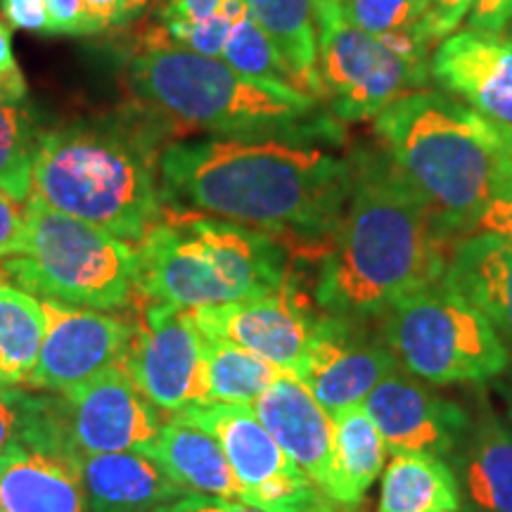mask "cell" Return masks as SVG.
<instances>
[{
  "instance_id": "9c48e42d",
  "label": "cell",
  "mask_w": 512,
  "mask_h": 512,
  "mask_svg": "<svg viewBox=\"0 0 512 512\" xmlns=\"http://www.w3.org/2000/svg\"><path fill=\"white\" fill-rule=\"evenodd\" d=\"M320 100L339 121H366L430 79V60L354 27L335 0H318Z\"/></svg>"
},
{
  "instance_id": "44dd1931",
  "label": "cell",
  "mask_w": 512,
  "mask_h": 512,
  "mask_svg": "<svg viewBox=\"0 0 512 512\" xmlns=\"http://www.w3.org/2000/svg\"><path fill=\"white\" fill-rule=\"evenodd\" d=\"M465 512H512V432L482 408L451 460Z\"/></svg>"
},
{
  "instance_id": "9a60e30c",
  "label": "cell",
  "mask_w": 512,
  "mask_h": 512,
  "mask_svg": "<svg viewBox=\"0 0 512 512\" xmlns=\"http://www.w3.org/2000/svg\"><path fill=\"white\" fill-rule=\"evenodd\" d=\"M363 408L392 456H432L451 463L472 425V415L460 403L403 370L384 377Z\"/></svg>"
},
{
  "instance_id": "4fadbf2b",
  "label": "cell",
  "mask_w": 512,
  "mask_h": 512,
  "mask_svg": "<svg viewBox=\"0 0 512 512\" xmlns=\"http://www.w3.org/2000/svg\"><path fill=\"white\" fill-rule=\"evenodd\" d=\"M370 320H349L320 313L297 380L330 415L363 406L368 394L399 370L382 332Z\"/></svg>"
},
{
  "instance_id": "8fae6325",
  "label": "cell",
  "mask_w": 512,
  "mask_h": 512,
  "mask_svg": "<svg viewBox=\"0 0 512 512\" xmlns=\"http://www.w3.org/2000/svg\"><path fill=\"white\" fill-rule=\"evenodd\" d=\"M62 458L81 453H147L162 430V413L119 366L55 394Z\"/></svg>"
},
{
  "instance_id": "e575fe53",
  "label": "cell",
  "mask_w": 512,
  "mask_h": 512,
  "mask_svg": "<svg viewBox=\"0 0 512 512\" xmlns=\"http://www.w3.org/2000/svg\"><path fill=\"white\" fill-rule=\"evenodd\" d=\"M475 0H422L420 34L427 46L441 43L444 38L456 34L460 22L470 15Z\"/></svg>"
},
{
  "instance_id": "52a82bcc",
  "label": "cell",
  "mask_w": 512,
  "mask_h": 512,
  "mask_svg": "<svg viewBox=\"0 0 512 512\" xmlns=\"http://www.w3.org/2000/svg\"><path fill=\"white\" fill-rule=\"evenodd\" d=\"M27 247L0 264L5 280L48 302L95 311L126 309L136 294V247L31 195Z\"/></svg>"
},
{
  "instance_id": "8992f818",
  "label": "cell",
  "mask_w": 512,
  "mask_h": 512,
  "mask_svg": "<svg viewBox=\"0 0 512 512\" xmlns=\"http://www.w3.org/2000/svg\"><path fill=\"white\" fill-rule=\"evenodd\" d=\"M287 249L261 230L166 209L136 245V294L145 304L195 311L283 290Z\"/></svg>"
},
{
  "instance_id": "5bb4252c",
  "label": "cell",
  "mask_w": 512,
  "mask_h": 512,
  "mask_svg": "<svg viewBox=\"0 0 512 512\" xmlns=\"http://www.w3.org/2000/svg\"><path fill=\"white\" fill-rule=\"evenodd\" d=\"M41 302L46 313V332L41 354L24 380V389L60 394L100 370L117 366L124 358L136 320L48 299Z\"/></svg>"
},
{
  "instance_id": "ba28073f",
  "label": "cell",
  "mask_w": 512,
  "mask_h": 512,
  "mask_svg": "<svg viewBox=\"0 0 512 512\" xmlns=\"http://www.w3.org/2000/svg\"><path fill=\"white\" fill-rule=\"evenodd\" d=\"M380 320L399 368L427 384L489 382L510 366V351L489 320L441 280L401 297Z\"/></svg>"
},
{
  "instance_id": "cb8c5ba5",
  "label": "cell",
  "mask_w": 512,
  "mask_h": 512,
  "mask_svg": "<svg viewBox=\"0 0 512 512\" xmlns=\"http://www.w3.org/2000/svg\"><path fill=\"white\" fill-rule=\"evenodd\" d=\"M332 477L325 496L339 508H356L382 475L387 446L363 406L332 415Z\"/></svg>"
},
{
  "instance_id": "f1b7e54d",
  "label": "cell",
  "mask_w": 512,
  "mask_h": 512,
  "mask_svg": "<svg viewBox=\"0 0 512 512\" xmlns=\"http://www.w3.org/2000/svg\"><path fill=\"white\" fill-rule=\"evenodd\" d=\"M17 448H36L62 456L55 396L17 387L0 389V460Z\"/></svg>"
},
{
  "instance_id": "4dcf8cb0",
  "label": "cell",
  "mask_w": 512,
  "mask_h": 512,
  "mask_svg": "<svg viewBox=\"0 0 512 512\" xmlns=\"http://www.w3.org/2000/svg\"><path fill=\"white\" fill-rule=\"evenodd\" d=\"M38 133L22 102L0 95V190L17 204L34 192V157Z\"/></svg>"
},
{
  "instance_id": "2e32d148",
  "label": "cell",
  "mask_w": 512,
  "mask_h": 512,
  "mask_svg": "<svg viewBox=\"0 0 512 512\" xmlns=\"http://www.w3.org/2000/svg\"><path fill=\"white\" fill-rule=\"evenodd\" d=\"M318 316L299 297L292 280L266 297L192 311L204 335L226 339L292 375L302 368Z\"/></svg>"
},
{
  "instance_id": "6da1fadb",
  "label": "cell",
  "mask_w": 512,
  "mask_h": 512,
  "mask_svg": "<svg viewBox=\"0 0 512 512\" xmlns=\"http://www.w3.org/2000/svg\"><path fill=\"white\" fill-rule=\"evenodd\" d=\"M356 181V155L318 140L197 138L164 145L166 209L216 216L323 252Z\"/></svg>"
},
{
  "instance_id": "7dc6e473",
  "label": "cell",
  "mask_w": 512,
  "mask_h": 512,
  "mask_svg": "<svg viewBox=\"0 0 512 512\" xmlns=\"http://www.w3.org/2000/svg\"><path fill=\"white\" fill-rule=\"evenodd\" d=\"M0 512H5V510H3V508H0Z\"/></svg>"
},
{
  "instance_id": "ac0fdd59",
  "label": "cell",
  "mask_w": 512,
  "mask_h": 512,
  "mask_svg": "<svg viewBox=\"0 0 512 512\" xmlns=\"http://www.w3.org/2000/svg\"><path fill=\"white\" fill-rule=\"evenodd\" d=\"M249 408L292 463L325 494L332 477V415L292 373L275 380Z\"/></svg>"
},
{
  "instance_id": "ab89813d",
  "label": "cell",
  "mask_w": 512,
  "mask_h": 512,
  "mask_svg": "<svg viewBox=\"0 0 512 512\" xmlns=\"http://www.w3.org/2000/svg\"><path fill=\"white\" fill-rule=\"evenodd\" d=\"M29 86L12 53L10 29L0 22V95L12 102L27 100Z\"/></svg>"
},
{
  "instance_id": "d6986e66",
  "label": "cell",
  "mask_w": 512,
  "mask_h": 512,
  "mask_svg": "<svg viewBox=\"0 0 512 512\" xmlns=\"http://www.w3.org/2000/svg\"><path fill=\"white\" fill-rule=\"evenodd\" d=\"M441 283L482 313L512 351V240L484 230L458 240Z\"/></svg>"
},
{
  "instance_id": "484cf974",
  "label": "cell",
  "mask_w": 512,
  "mask_h": 512,
  "mask_svg": "<svg viewBox=\"0 0 512 512\" xmlns=\"http://www.w3.org/2000/svg\"><path fill=\"white\" fill-rule=\"evenodd\" d=\"M460 489L448 460L394 456L382 475L377 512H460Z\"/></svg>"
},
{
  "instance_id": "7a4b0ae2",
  "label": "cell",
  "mask_w": 512,
  "mask_h": 512,
  "mask_svg": "<svg viewBox=\"0 0 512 512\" xmlns=\"http://www.w3.org/2000/svg\"><path fill=\"white\" fill-rule=\"evenodd\" d=\"M448 235L382 155H356V181L320 252L313 299L320 313L375 320L401 297L439 283Z\"/></svg>"
},
{
  "instance_id": "d4e9b609",
  "label": "cell",
  "mask_w": 512,
  "mask_h": 512,
  "mask_svg": "<svg viewBox=\"0 0 512 512\" xmlns=\"http://www.w3.org/2000/svg\"><path fill=\"white\" fill-rule=\"evenodd\" d=\"M245 5L290 67L299 91L320 100L318 0H245Z\"/></svg>"
},
{
  "instance_id": "d6a6232c",
  "label": "cell",
  "mask_w": 512,
  "mask_h": 512,
  "mask_svg": "<svg viewBox=\"0 0 512 512\" xmlns=\"http://www.w3.org/2000/svg\"><path fill=\"white\" fill-rule=\"evenodd\" d=\"M247 15L245 0H223L219 12L204 22L159 24L155 36H147V48H178L204 57H221L230 31Z\"/></svg>"
},
{
  "instance_id": "ffe728a7",
  "label": "cell",
  "mask_w": 512,
  "mask_h": 512,
  "mask_svg": "<svg viewBox=\"0 0 512 512\" xmlns=\"http://www.w3.org/2000/svg\"><path fill=\"white\" fill-rule=\"evenodd\" d=\"M91 512H155L188 496L155 460L143 453L72 456Z\"/></svg>"
},
{
  "instance_id": "83f0119b",
  "label": "cell",
  "mask_w": 512,
  "mask_h": 512,
  "mask_svg": "<svg viewBox=\"0 0 512 512\" xmlns=\"http://www.w3.org/2000/svg\"><path fill=\"white\" fill-rule=\"evenodd\" d=\"M204 361L209 377V401L252 406L287 370L226 339L204 335Z\"/></svg>"
},
{
  "instance_id": "bcb514c9",
  "label": "cell",
  "mask_w": 512,
  "mask_h": 512,
  "mask_svg": "<svg viewBox=\"0 0 512 512\" xmlns=\"http://www.w3.org/2000/svg\"><path fill=\"white\" fill-rule=\"evenodd\" d=\"M0 280H5V278H3V273H0Z\"/></svg>"
},
{
  "instance_id": "5b68a950",
  "label": "cell",
  "mask_w": 512,
  "mask_h": 512,
  "mask_svg": "<svg viewBox=\"0 0 512 512\" xmlns=\"http://www.w3.org/2000/svg\"><path fill=\"white\" fill-rule=\"evenodd\" d=\"M382 157L448 238L477 230L508 133L437 91L403 95L373 119Z\"/></svg>"
},
{
  "instance_id": "74e56055",
  "label": "cell",
  "mask_w": 512,
  "mask_h": 512,
  "mask_svg": "<svg viewBox=\"0 0 512 512\" xmlns=\"http://www.w3.org/2000/svg\"><path fill=\"white\" fill-rule=\"evenodd\" d=\"M0 10L10 27L53 36V19L46 0H0Z\"/></svg>"
},
{
  "instance_id": "f546056e",
  "label": "cell",
  "mask_w": 512,
  "mask_h": 512,
  "mask_svg": "<svg viewBox=\"0 0 512 512\" xmlns=\"http://www.w3.org/2000/svg\"><path fill=\"white\" fill-rule=\"evenodd\" d=\"M342 15L358 29L389 46L430 60V46L422 41V0H335Z\"/></svg>"
},
{
  "instance_id": "7402d4cb",
  "label": "cell",
  "mask_w": 512,
  "mask_h": 512,
  "mask_svg": "<svg viewBox=\"0 0 512 512\" xmlns=\"http://www.w3.org/2000/svg\"><path fill=\"white\" fill-rule=\"evenodd\" d=\"M0 508L5 512H91L74 465L36 448H17L0 460Z\"/></svg>"
},
{
  "instance_id": "ee69618b",
  "label": "cell",
  "mask_w": 512,
  "mask_h": 512,
  "mask_svg": "<svg viewBox=\"0 0 512 512\" xmlns=\"http://www.w3.org/2000/svg\"><path fill=\"white\" fill-rule=\"evenodd\" d=\"M501 396H503V403H505V411H508V418L512 422V382L508 384H501Z\"/></svg>"
},
{
  "instance_id": "60d3db41",
  "label": "cell",
  "mask_w": 512,
  "mask_h": 512,
  "mask_svg": "<svg viewBox=\"0 0 512 512\" xmlns=\"http://www.w3.org/2000/svg\"><path fill=\"white\" fill-rule=\"evenodd\" d=\"M221 5L223 0H166L164 8L159 10V24L204 22V19L214 17Z\"/></svg>"
},
{
  "instance_id": "3957f363",
  "label": "cell",
  "mask_w": 512,
  "mask_h": 512,
  "mask_svg": "<svg viewBox=\"0 0 512 512\" xmlns=\"http://www.w3.org/2000/svg\"><path fill=\"white\" fill-rule=\"evenodd\" d=\"M126 81L147 117L162 128L221 138H287L342 143V128L318 114V100L273 81L240 74L221 57L178 48H145Z\"/></svg>"
},
{
  "instance_id": "277c9868",
  "label": "cell",
  "mask_w": 512,
  "mask_h": 512,
  "mask_svg": "<svg viewBox=\"0 0 512 512\" xmlns=\"http://www.w3.org/2000/svg\"><path fill=\"white\" fill-rule=\"evenodd\" d=\"M147 117V114H145ZM162 128L143 121H76L38 136L34 192L50 207L133 242L162 221Z\"/></svg>"
},
{
  "instance_id": "836d02e7",
  "label": "cell",
  "mask_w": 512,
  "mask_h": 512,
  "mask_svg": "<svg viewBox=\"0 0 512 512\" xmlns=\"http://www.w3.org/2000/svg\"><path fill=\"white\" fill-rule=\"evenodd\" d=\"M479 230L512 240V133H508V147H505L491 200L486 204L484 214L479 216L477 233Z\"/></svg>"
},
{
  "instance_id": "8d00e7d4",
  "label": "cell",
  "mask_w": 512,
  "mask_h": 512,
  "mask_svg": "<svg viewBox=\"0 0 512 512\" xmlns=\"http://www.w3.org/2000/svg\"><path fill=\"white\" fill-rule=\"evenodd\" d=\"M46 3L53 19V36H91L102 31L83 0H46Z\"/></svg>"
},
{
  "instance_id": "d590c367",
  "label": "cell",
  "mask_w": 512,
  "mask_h": 512,
  "mask_svg": "<svg viewBox=\"0 0 512 512\" xmlns=\"http://www.w3.org/2000/svg\"><path fill=\"white\" fill-rule=\"evenodd\" d=\"M27 247V219L24 207L0 190V264L24 254Z\"/></svg>"
},
{
  "instance_id": "30bf717a",
  "label": "cell",
  "mask_w": 512,
  "mask_h": 512,
  "mask_svg": "<svg viewBox=\"0 0 512 512\" xmlns=\"http://www.w3.org/2000/svg\"><path fill=\"white\" fill-rule=\"evenodd\" d=\"M171 418L209 432L219 441L245 494V505L261 512H337L309 477L292 463L252 408L233 403H200Z\"/></svg>"
},
{
  "instance_id": "7c38bea8",
  "label": "cell",
  "mask_w": 512,
  "mask_h": 512,
  "mask_svg": "<svg viewBox=\"0 0 512 512\" xmlns=\"http://www.w3.org/2000/svg\"><path fill=\"white\" fill-rule=\"evenodd\" d=\"M119 366L159 413L209 403L204 337L192 311L145 304Z\"/></svg>"
},
{
  "instance_id": "f6af8a7d",
  "label": "cell",
  "mask_w": 512,
  "mask_h": 512,
  "mask_svg": "<svg viewBox=\"0 0 512 512\" xmlns=\"http://www.w3.org/2000/svg\"><path fill=\"white\" fill-rule=\"evenodd\" d=\"M505 38H510V41H512V22L508 24V29H505V34H503Z\"/></svg>"
},
{
  "instance_id": "1f68e13d",
  "label": "cell",
  "mask_w": 512,
  "mask_h": 512,
  "mask_svg": "<svg viewBox=\"0 0 512 512\" xmlns=\"http://www.w3.org/2000/svg\"><path fill=\"white\" fill-rule=\"evenodd\" d=\"M221 60L233 69H238L240 74L252 76V79L283 83V86L299 91L297 79H294L290 67L280 57L278 48L273 46L271 38L261 31L259 24L249 15L242 17L233 31H230Z\"/></svg>"
},
{
  "instance_id": "e0dca14e",
  "label": "cell",
  "mask_w": 512,
  "mask_h": 512,
  "mask_svg": "<svg viewBox=\"0 0 512 512\" xmlns=\"http://www.w3.org/2000/svg\"><path fill=\"white\" fill-rule=\"evenodd\" d=\"M430 76L498 131L512 133L510 38L456 31L432 50Z\"/></svg>"
},
{
  "instance_id": "7bdbcfd3",
  "label": "cell",
  "mask_w": 512,
  "mask_h": 512,
  "mask_svg": "<svg viewBox=\"0 0 512 512\" xmlns=\"http://www.w3.org/2000/svg\"><path fill=\"white\" fill-rule=\"evenodd\" d=\"M100 29L119 27L136 12L145 0H83Z\"/></svg>"
},
{
  "instance_id": "4316f807",
  "label": "cell",
  "mask_w": 512,
  "mask_h": 512,
  "mask_svg": "<svg viewBox=\"0 0 512 512\" xmlns=\"http://www.w3.org/2000/svg\"><path fill=\"white\" fill-rule=\"evenodd\" d=\"M43 332L41 299L0 280V389L24 384L41 354Z\"/></svg>"
},
{
  "instance_id": "603a6c76",
  "label": "cell",
  "mask_w": 512,
  "mask_h": 512,
  "mask_svg": "<svg viewBox=\"0 0 512 512\" xmlns=\"http://www.w3.org/2000/svg\"><path fill=\"white\" fill-rule=\"evenodd\" d=\"M188 494L216 496L226 501H245L242 486L230 467L219 441L188 422L169 418L147 453Z\"/></svg>"
},
{
  "instance_id": "b9f144b4",
  "label": "cell",
  "mask_w": 512,
  "mask_h": 512,
  "mask_svg": "<svg viewBox=\"0 0 512 512\" xmlns=\"http://www.w3.org/2000/svg\"><path fill=\"white\" fill-rule=\"evenodd\" d=\"M155 512H261L252 508V505L238 503V501H226V498L216 496H200V494H188L178 501L164 505Z\"/></svg>"
},
{
  "instance_id": "f35d334b",
  "label": "cell",
  "mask_w": 512,
  "mask_h": 512,
  "mask_svg": "<svg viewBox=\"0 0 512 512\" xmlns=\"http://www.w3.org/2000/svg\"><path fill=\"white\" fill-rule=\"evenodd\" d=\"M512 22V0H475L465 24L467 31L486 36H503Z\"/></svg>"
}]
</instances>
